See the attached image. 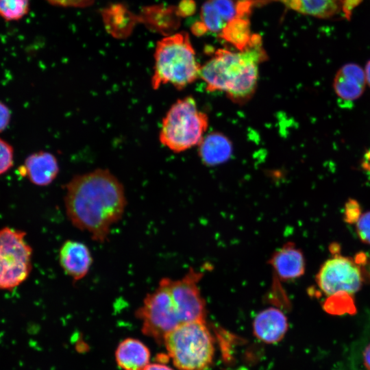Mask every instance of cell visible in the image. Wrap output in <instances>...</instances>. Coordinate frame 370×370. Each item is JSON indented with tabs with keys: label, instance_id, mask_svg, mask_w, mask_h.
I'll return each instance as SVG.
<instances>
[{
	"label": "cell",
	"instance_id": "6da1fadb",
	"mask_svg": "<svg viewBox=\"0 0 370 370\" xmlns=\"http://www.w3.org/2000/svg\"><path fill=\"white\" fill-rule=\"evenodd\" d=\"M66 214L76 228L96 242H105L122 218L127 200L122 183L109 170L75 175L65 185Z\"/></svg>",
	"mask_w": 370,
	"mask_h": 370
},
{
	"label": "cell",
	"instance_id": "7a4b0ae2",
	"mask_svg": "<svg viewBox=\"0 0 370 370\" xmlns=\"http://www.w3.org/2000/svg\"><path fill=\"white\" fill-rule=\"evenodd\" d=\"M266 59L260 36L243 51L219 49L201 66L199 77L210 92L222 91L235 101H244L254 93L258 66Z\"/></svg>",
	"mask_w": 370,
	"mask_h": 370
},
{
	"label": "cell",
	"instance_id": "3957f363",
	"mask_svg": "<svg viewBox=\"0 0 370 370\" xmlns=\"http://www.w3.org/2000/svg\"><path fill=\"white\" fill-rule=\"evenodd\" d=\"M201 66L187 32L168 35L156 44L151 86L170 84L181 90L199 77Z\"/></svg>",
	"mask_w": 370,
	"mask_h": 370
},
{
	"label": "cell",
	"instance_id": "277c9868",
	"mask_svg": "<svg viewBox=\"0 0 370 370\" xmlns=\"http://www.w3.org/2000/svg\"><path fill=\"white\" fill-rule=\"evenodd\" d=\"M163 343L179 370H207L212 364L214 341L205 321L180 324Z\"/></svg>",
	"mask_w": 370,
	"mask_h": 370
},
{
	"label": "cell",
	"instance_id": "5b68a950",
	"mask_svg": "<svg viewBox=\"0 0 370 370\" xmlns=\"http://www.w3.org/2000/svg\"><path fill=\"white\" fill-rule=\"evenodd\" d=\"M208 125L207 115L198 109L191 97L178 99L162 119L160 143L174 152L186 151L199 145Z\"/></svg>",
	"mask_w": 370,
	"mask_h": 370
},
{
	"label": "cell",
	"instance_id": "8992f818",
	"mask_svg": "<svg viewBox=\"0 0 370 370\" xmlns=\"http://www.w3.org/2000/svg\"><path fill=\"white\" fill-rule=\"evenodd\" d=\"M23 231L0 229V289H13L29 277L32 269V248Z\"/></svg>",
	"mask_w": 370,
	"mask_h": 370
},
{
	"label": "cell",
	"instance_id": "52a82bcc",
	"mask_svg": "<svg viewBox=\"0 0 370 370\" xmlns=\"http://www.w3.org/2000/svg\"><path fill=\"white\" fill-rule=\"evenodd\" d=\"M136 316L142 321L143 332L158 343H163L164 337L182 323L166 278H162L157 288L146 295Z\"/></svg>",
	"mask_w": 370,
	"mask_h": 370
},
{
	"label": "cell",
	"instance_id": "ba28073f",
	"mask_svg": "<svg viewBox=\"0 0 370 370\" xmlns=\"http://www.w3.org/2000/svg\"><path fill=\"white\" fill-rule=\"evenodd\" d=\"M316 282L328 295L341 291L352 294L361 288L363 278L360 267L353 259L336 254L321 265Z\"/></svg>",
	"mask_w": 370,
	"mask_h": 370
},
{
	"label": "cell",
	"instance_id": "9c48e42d",
	"mask_svg": "<svg viewBox=\"0 0 370 370\" xmlns=\"http://www.w3.org/2000/svg\"><path fill=\"white\" fill-rule=\"evenodd\" d=\"M203 273L190 269L179 280L166 278L169 292L181 323L205 321L206 303L198 282Z\"/></svg>",
	"mask_w": 370,
	"mask_h": 370
},
{
	"label": "cell",
	"instance_id": "30bf717a",
	"mask_svg": "<svg viewBox=\"0 0 370 370\" xmlns=\"http://www.w3.org/2000/svg\"><path fill=\"white\" fill-rule=\"evenodd\" d=\"M254 1L207 0L202 5L200 21L194 25L193 32L203 34L207 32L218 33L238 16L249 13Z\"/></svg>",
	"mask_w": 370,
	"mask_h": 370
},
{
	"label": "cell",
	"instance_id": "8fae6325",
	"mask_svg": "<svg viewBox=\"0 0 370 370\" xmlns=\"http://www.w3.org/2000/svg\"><path fill=\"white\" fill-rule=\"evenodd\" d=\"M59 262L64 273L76 282L88 274L92 263V257L86 244L67 240L60 248Z\"/></svg>",
	"mask_w": 370,
	"mask_h": 370
},
{
	"label": "cell",
	"instance_id": "7c38bea8",
	"mask_svg": "<svg viewBox=\"0 0 370 370\" xmlns=\"http://www.w3.org/2000/svg\"><path fill=\"white\" fill-rule=\"evenodd\" d=\"M277 281L287 282L302 276L305 272V258L302 251L292 242L277 249L269 260Z\"/></svg>",
	"mask_w": 370,
	"mask_h": 370
},
{
	"label": "cell",
	"instance_id": "4fadbf2b",
	"mask_svg": "<svg viewBox=\"0 0 370 370\" xmlns=\"http://www.w3.org/2000/svg\"><path fill=\"white\" fill-rule=\"evenodd\" d=\"M20 173L32 184L39 186L51 184L59 173V164L55 156L40 151L28 156L19 168Z\"/></svg>",
	"mask_w": 370,
	"mask_h": 370
},
{
	"label": "cell",
	"instance_id": "5bb4252c",
	"mask_svg": "<svg viewBox=\"0 0 370 370\" xmlns=\"http://www.w3.org/2000/svg\"><path fill=\"white\" fill-rule=\"evenodd\" d=\"M288 328V320L282 311L270 307L260 311L253 322L254 334L265 343L280 341Z\"/></svg>",
	"mask_w": 370,
	"mask_h": 370
},
{
	"label": "cell",
	"instance_id": "9a60e30c",
	"mask_svg": "<svg viewBox=\"0 0 370 370\" xmlns=\"http://www.w3.org/2000/svg\"><path fill=\"white\" fill-rule=\"evenodd\" d=\"M360 0H294L289 9L321 18H330L341 14L349 18Z\"/></svg>",
	"mask_w": 370,
	"mask_h": 370
},
{
	"label": "cell",
	"instance_id": "2e32d148",
	"mask_svg": "<svg viewBox=\"0 0 370 370\" xmlns=\"http://www.w3.org/2000/svg\"><path fill=\"white\" fill-rule=\"evenodd\" d=\"M365 84L364 70L357 64L348 63L337 71L333 88L336 95L342 99L353 101L362 95Z\"/></svg>",
	"mask_w": 370,
	"mask_h": 370
},
{
	"label": "cell",
	"instance_id": "e0dca14e",
	"mask_svg": "<svg viewBox=\"0 0 370 370\" xmlns=\"http://www.w3.org/2000/svg\"><path fill=\"white\" fill-rule=\"evenodd\" d=\"M150 355L149 348L142 341L127 338L119 344L115 359L123 370H144L149 364Z\"/></svg>",
	"mask_w": 370,
	"mask_h": 370
},
{
	"label": "cell",
	"instance_id": "ac0fdd59",
	"mask_svg": "<svg viewBox=\"0 0 370 370\" xmlns=\"http://www.w3.org/2000/svg\"><path fill=\"white\" fill-rule=\"evenodd\" d=\"M199 146L201 160L209 166L226 162L232 153V145L230 140L217 132L204 136Z\"/></svg>",
	"mask_w": 370,
	"mask_h": 370
},
{
	"label": "cell",
	"instance_id": "d6986e66",
	"mask_svg": "<svg viewBox=\"0 0 370 370\" xmlns=\"http://www.w3.org/2000/svg\"><path fill=\"white\" fill-rule=\"evenodd\" d=\"M323 310L332 315L354 314L356 308L354 300L347 292H338L331 295L323 304Z\"/></svg>",
	"mask_w": 370,
	"mask_h": 370
},
{
	"label": "cell",
	"instance_id": "ffe728a7",
	"mask_svg": "<svg viewBox=\"0 0 370 370\" xmlns=\"http://www.w3.org/2000/svg\"><path fill=\"white\" fill-rule=\"evenodd\" d=\"M29 10V0H0V17L7 21H18Z\"/></svg>",
	"mask_w": 370,
	"mask_h": 370
},
{
	"label": "cell",
	"instance_id": "44dd1931",
	"mask_svg": "<svg viewBox=\"0 0 370 370\" xmlns=\"http://www.w3.org/2000/svg\"><path fill=\"white\" fill-rule=\"evenodd\" d=\"M14 164V149L0 138V175L10 170Z\"/></svg>",
	"mask_w": 370,
	"mask_h": 370
},
{
	"label": "cell",
	"instance_id": "7402d4cb",
	"mask_svg": "<svg viewBox=\"0 0 370 370\" xmlns=\"http://www.w3.org/2000/svg\"><path fill=\"white\" fill-rule=\"evenodd\" d=\"M356 232L364 243L370 245V211L360 217L356 222Z\"/></svg>",
	"mask_w": 370,
	"mask_h": 370
},
{
	"label": "cell",
	"instance_id": "603a6c76",
	"mask_svg": "<svg viewBox=\"0 0 370 370\" xmlns=\"http://www.w3.org/2000/svg\"><path fill=\"white\" fill-rule=\"evenodd\" d=\"M361 216V208L359 203L353 199H349L345 203L344 221L349 224L356 223Z\"/></svg>",
	"mask_w": 370,
	"mask_h": 370
},
{
	"label": "cell",
	"instance_id": "cb8c5ba5",
	"mask_svg": "<svg viewBox=\"0 0 370 370\" xmlns=\"http://www.w3.org/2000/svg\"><path fill=\"white\" fill-rule=\"evenodd\" d=\"M52 5L63 6V7H73V8H85L92 5L95 0H47Z\"/></svg>",
	"mask_w": 370,
	"mask_h": 370
},
{
	"label": "cell",
	"instance_id": "d4e9b609",
	"mask_svg": "<svg viewBox=\"0 0 370 370\" xmlns=\"http://www.w3.org/2000/svg\"><path fill=\"white\" fill-rule=\"evenodd\" d=\"M11 112L8 106L0 101V133L6 129L10 123Z\"/></svg>",
	"mask_w": 370,
	"mask_h": 370
},
{
	"label": "cell",
	"instance_id": "484cf974",
	"mask_svg": "<svg viewBox=\"0 0 370 370\" xmlns=\"http://www.w3.org/2000/svg\"><path fill=\"white\" fill-rule=\"evenodd\" d=\"M144 370H173L170 367L161 363V362H154L149 363Z\"/></svg>",
	"mask_w": 370,
	"mask_h": 370
},
{
	"label": "cell",
	"instance_id": "4316f807",
	"mask_svg": "<svg viewBox=\"0 0 370 370\" xmlns=\"http://www.w3.org/2000/svg\"><path fill=\"white\" fill-rule=\"evenodd\" d=\"M364 366L367 370H370V343L365 347L362 353Z\"/></svg>",
	"mask_w": 370,
	"mask_h": 370
},
{
	"label": "cell",
	"instance_id": "83f0119b",
	"mask_svg": "<svg viewBox=\"0 0 370 370\" xmlns=\"http://www.w3.org/2000/svg\"><path fill=\"white\" fill-rule=\"evenodd\" d=\"M364 71H365V75L366 82L370 86V60L367 62Z\"/></svg>",
	"mask_w": 370,
	"mask_h": 370
}]
</instances>
